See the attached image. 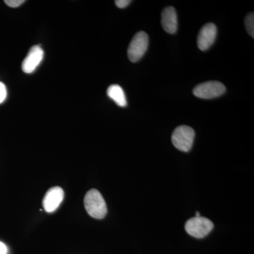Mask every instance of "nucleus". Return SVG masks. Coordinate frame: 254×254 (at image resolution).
Listing matches in <instances>:
<instances>
[{
  "label": "nucleus",
  "mask_w": 254,
  "mask_h": 254,
  "mask_svg": "<svg viewBox=\"0 0 254 254\" xmlns=\"http://www.w3.org/2000/svg\"><path fill=\"white\" fill-rule=\"evenodd\" d=\"M107 94L120 107H126L127 105L126 95L123 88L119 85L114 84L108 87Z\"/></svg>",
  "instance_id": "obj_10"
},
{
  "label": "nucleus",
  "mask_w": 254,
  "mask_h": 254,
  "mask_svg": "<svg viewBox=\"0 0 254 254\" xmlns=\"http://www.w3.org/2000/svg\"><path fill=\"white\" fill-rule=\"evenodd\" d=\"M161 23L163 29L170 34L176 33L178 21L176 10L173 6H168L163 9L161 14Z\"/></svg>",
  "instance_id": "obj_9"
},
{
  "label": "nucleus",
  "mask_w": 254,
  "mask_h": 254,
  "mask_svg": "<svg viewBox=\"0 0 254 254\" xmlns=\"http://www.w3.org/2000/svg\"><path fill=\"white\" fill-rule=\"evenodd\" d=\"M44 56V52L40 46L32 47L28 52L27 56L23 60L22 70L23 72L31 73L33 72L39 66Z\"/></svg>",
  "instance_id": "obj_8"
},
{
  "label": "nucleus",
  "mask_w": 254,
  "mask_h": 254,
  "mask_svg": "<svg viewBox=\"0 0 254 254\" xmlns=\"http://www.w3.org/2000/svg\"><path fill=\"white\" fill-rule=\"evenodd\" d=\"M115 2L118 7L123 9V8L127 7L131 2V1L130 0H116Z\"/></svg>",
  "instance_id": "obj_14"
},
{
  "label": "nucleus",
  "mask_w": 254,
  "mask_h": 254,
  "mask_svg": "<svg viewBox=\"0 0 254 254\" xmlns=\"http://www.w3.org/2000/svg\"><path fill=\"white\" fill-rule=\"evenodd\" d=\"M217 36V27L213 23L204 25L198 33L197 44L202 51L208 50L213 44Z\"/></svg>",
  "instance_id": "obj_6"
},
{
  "label": "nucleus",
  "mask_w": 254,
  "mask_h": 254,
  "mask_svg": "<svg viewBox=\"0 0 254 254\" xmlns=\"http://www.w3.org/2000/svg\"><path fill=\"white\" fill-rule=\"evenodd\" d=\"M211 220L204 217H194L190 219L185 224V230L190 236L195 238H203L213 229Z\"/></svg>",
  "instance_id": "obj_3"
},
{
  "label": "nucleus",
  "mask_w": 254,
  "mask_h": 254,
  "mask_svg": "<svg viewBox=\"0 0 254 254\" xmlns=\"http://www.w3.org/2000/svg\"><path fill=\"white\" fill-rule=\"evenodd\" d=\"M195 131L191 127L182 125L177 127L172 135V142L175 148L183 152H189L193 145Z\"/></svg>",
  "instance_id": "obj_2"
},
{
  "label": "nucleus",
  "mask_w": 254,
  "mask_h": 254,
  "mask_svg": "<svg viewBox=\"0 0 254 254\" xmlns=\"http://www.w3.org/2000/svg\"><path fill=\"white\" fill-rule=\"evenodd\" d=\"M245 28L252 38L254 37V13H250L245 18Z\"/></svg>",
  "instance_id": "obj_11"
},
{
  "label": "nucleus",
  "mask_w": 254,
  "mask_h": 254,
  "mask_svg": "<svg viewBox=\"0 0 254 254\" xmlns=\"http://www.w3.org/2000/svg\"><path fill=\"white\" fill-rule=\"evenodd\" d=\"M200 213H198V212H196V213H195V217H200Z\"/></svg>",
  "instance_id": "obj_16"
},
{
  "label": "nucleus",
  "mask_w": 254,
  "mask_h": 254,
  "mask_svg": "<svg viewBox=\"0 0 254 254\" xmlns=\"http://www.w3.org/2000/svg\"><path fill=\"white\" fill-rule=\"evenodd\" d=\"M64 193L61 187H55L47 191L43 200V208L48 213L55 211L64 199Z\"/></svg>",
  "instance_id": "obj_7"
},
{
  "label": "nucleus",
  "mask_w": 254,
  "mask_h": 254,
  "mask_svg": "<svg viewBox=\"0 0 254 254\" xmlns=\"http://www.w3.org/2000/svg\"><path fill=\"white\" fill-rule=\"evenodd\" d=\"M5 4L10 7L16 8L25 2L23 0H5Z\"/></svg>",
  "instance_id": "obj_12"
},
{
  "label": "nucleus",
  "mask_w": 254,
  "mask_h": 254,
  "mask_svg": "<svg viewBox=\"0 0 254 254\" xmlns=\"http://www.w3.org/2000/svg\"><path fill=\"white\" fill-rule=\"evenodd\" d=\"M226 91L225 85L221 82L211 81L200 83L193 88V93L197 98L202 99H213L218 98Z\"/></svg>",
  "instance_id": "obj_5"
},
{
  "label": "nucleus",
  "mask_w": 254,
  "mask_h": 254,
  "mask_svg": "<svg viewBox=\"0 0 254 254\" xmlns=\"http://www.w3.org/2000/svg\"><path fill=\"white\" fill-rule=\"evenodd\" d=\"M6 253H7V248L6 245L0 242V254H6Z\"/></svg>",
  "instance_id": "obj_15"
},
{
  "label": "nucleus",
  "mask_w": 254,
  "mask_h": 254,
  "mask_svg": "<svg viewBox=\"0 0 254 254\" xmlns=\"http://www.w3.org/2000/svg\"><path fill=\"white\" fill-rule=\"evenodd\" d=\"M84 205L87 213L93 218H103L108 213L106 203L103 195L95 189L87 192L84 198Z\"/></svg>",
  "instance_id": "obj_1"
},
{
  "label": "nucleus",
  "mask_w": 254,
  "mask_h": 254,
  "mask_svg": "<svg viewBox=\"0 0 254 254\" xmlns=\"http://www.w3.org/2000/svg\"><path fill=\"white\" fill-rule=\"evenodd\" d=\"M148 36L144 31H139L132 38L127 54L130 61L136 63L141 59L148 49Z\"/></svg>",
  "instance_id": "obj_4"
},
{
  "label": "nucleus",
  "mask_w": 254,
  "mask_h": 254,
  "mask_svg": "<svg viewBox=\"0 0 254 254\" xmlns=\"http://www.w3.org/2000/svg\"><path fill=\"white\" fill-rule=\"evenodd\" d=\"M7 92H6V88L2 82H0V104L2 103L6 99Z\"/></svg>",
  "instance_id": "obj_13"
}]
</instances>
